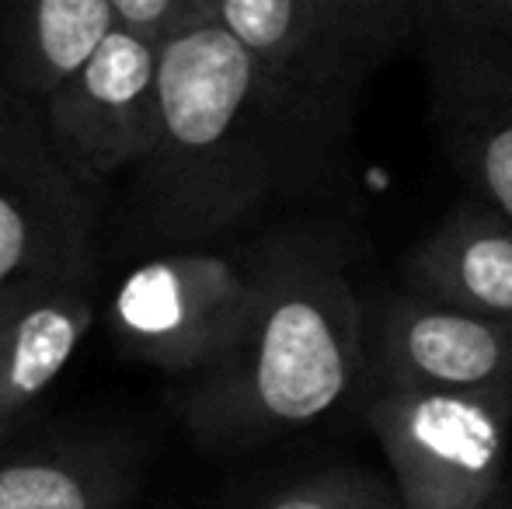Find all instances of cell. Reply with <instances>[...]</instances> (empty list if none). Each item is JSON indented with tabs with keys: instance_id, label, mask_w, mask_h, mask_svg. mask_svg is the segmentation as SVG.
Listing matches in <instances>:
<instances>
[{
	"instance_id": "obj_5",
	"label": "cell",
	"mask_w": 512,
	"mask_h": 509,
	"mask_svg": "<svg viewBox=\"0 0 512 509\" xmlns=\"http://www.w3.org/2000/svg\"><path fill=\"white\" fill-rule=\"evenodd\" d=\"M269 241L237 255H164L129 272L112 300V328L136 360L199 377L223 360L262 290Z\"/></svg>"
},
{
	"instance_id": "obj_6",
	"label": "cell",
	"mask_w": 512,
	"mask_h": 509,
	"mask_svg": "<svg viewBox=\"0 0 512 509\" xmlns=\"http://www.w3.org/2000/svg\"><path fill=\"white\" fill-rule=\"evenodd\" d=\"M161 46L129 28L112 35L49 98L42 123L60 161L84 185L140 164L154 143Z\"/></svg>"
},
{
	"instance_id": "obj_18",
	"label": "cell",
	"mask_w": 512,
	"mask_h": 509,
	"mask_svg": "<svg viewBox=\"0 0 512 509\" xmlns=\"http://www.w3.org/2000/svg\"><path fill=\"white\" fill-rule=\"evenodd\" d=\"M488 509H512V492H509V485H502L499 489V496L488 503Z\"/></svg>"
},
{
	"instance_id": "obj_17",
	"label": "cell",
	"mask_w": 512,
	"mask_h": 509,
	"mask_svg": "<svg viewBox=\"0 0 512 509\" xmlns=\"http://www.w3.org/2000/svg\"><path fill=\"white\" fill-rule=\"evenodd\" d=\"M108 4H112L119 28H129L157 46L192 21L216 14L213 0H108Z\"/></svg>"
},
{
	"instance_id": "obj_3",
	"label": "cell",
	"mask_w": 512,
	"mask_h": 509,
	"mask_svg": "<svg viewBox=\"0 0 512 509\" xmlns=\"http://www.w3.org/2000/svg\"><path fill=\"white\" fill-rule=\"evenodd\" d=\"M91 279L84 182L60 161L32 98L0 84V328Z\"/></svg>"
},
{
	"instance_id": "obj_1",
	"label": "cell",
	"mask_w": 512,
	"mask_h": 509,
	"mask_svg": "<svg viewBox=\"0 0 512 509\" xmlns=\"http://www.w3.org/2000/svg\"><path fill=\"white\" fill-rule=\"evenodd\" d=\"M349 105L279 84L216 14L161 42V102L140 192L154 234L209 241L279 199L349 178Z\"/></svg>"
},
{
	"instance_id": "obj_7",
	"label": "cell",
	"mask_w": 512,
	"mask_h": 509,
	"mask_svg": "<svg viewBox=\"0 0 512 509\" xmlns=\"http://www.w3.org/2000/svg\"><path fill=\"white\" fill-rule=\"evenodd\" d=\"M429 67V119L474 199L512 220V42H418Z\"/></svg>"
},
{
	"instance_id": "obj_19",
	"label": "cell",
	"mask_w": 512,
	"mask_h": 509,
	"mask_svg": "<svg viewBox=\"0 0 512 509\" xmlns=\"http://www.w3.org/2000/svg\"><path fill=\"white\" fill-rule=\"evenodd\" d=\"M14 419H18V415H11V412H7V408H0V433H4V429L11 426Z\"/></svg>"
},
{
	"instance_id": "obj_4",
	"label": "cell",
	"mask_w": 512,
	"mask_h": 509,
	"mask_svg": "<svg viewBox=\"0 0 512 509\" xmlns=\"http://www.w3.org/2000/svg\"><path fill=\"white\" fill-rule=\"evenodd\" d=\"M363 415L391 464L401 509H488L506 485L512 387L373 384Z\"/></svg>"
},
{
	"instance_id": "obj_9",
	"label": "cell",
	"mask_w": 512,
	"mask_h": 509,
	"mask_svg": "<svg viewBox=\"0 0 512 509\" xmlns=\"http://www.w3.org/2000/svg\"><path fill=\"white\" fill-rule=\"evenodd\" d=\"M213 11L279 84L331 105L356 109L391 60L321 0H213Z\"/></svg>"
},
{
	"instance_id": "obj_13",
	"label": "cell",
	"mask_w": 512,
	"mask_h": 509,
	"mask_svg": "<svg viewBox=\"0 0 512 509\" xmlns=\"http://www.w3.org/2000/svg\"><path fill=\"white\" fill-rule=\"evenodd\" d=\"M91 325L84 293L56 297L0 328V408L21 415L49 391Z\"/></svg>"
},
{
	"instance_id": "obj_8",
	"label": "cell",
	"mask_w": 512,
	"mask_h": 509,
	"mask_svg": "<svg viewBox=\"0 0 512 509\" xmlns=\"http://www.w3.org/2000/svg\"><path fill=\"white\" fill-rule=\"evenodd\" d=\"M366 353L373 384L380 387H512V321L425 300L411 290L380 304Z\"/></svg>"
},
{
	"instance_id": "obj_12",
	"label": "cell",
	"mask_w": 512,
	"mask_h": 509,
	"mask_svg": "<svg viewBox=\"0 0 512 509\" xmlns=\"http://www.w3.org/2000/svg\"><path fill=\"white\" fill-rule=\"evenodd\" d=\"M119 28L108 0H18L14 14V91L49 98Z\"/></svg>"
},
{
	"instance_id": "obj_11",
	"label": "cell",
	"mask_w": 512,
	"mask_h": 509,
	"mask_svg": "<svg viewBox=\"0 0 512 509\" xmlns=\"http://www.w3.org/2000/svg\"><path fill=\"white\" fill-rule=\"evenodd\" d=\"M140 489V454L74 443L0 464V509H122Z\"/></svg>"
},
{
	"instance_id": "obj_10",
	"label": "cell",
	"mask_w": 512,
	"mask_h": 509,
	"mask_svg": "<svg viewBox=\"0 0 512 509\" xmlns=\"http://www.w3.org/2000/svg\"><path fill=\"white\" fill-rule=\"evenodd\" d=\"M405 286L425 300L512 321V220L467 196L405 258Z\"/></svg>"
},
{
	"instance_id": "obj_16",
	"label": "cell",
	"mask_w": 512,
	"mask_h": 509,
	"mask_svg": "<svg viewBox=\"0 0 512 509\" xmlns=\"http://www.w3.org/2000/svg\"><path fill=\"white\" fill-rule=\"evenodd\" d=\"M321 4L391 60L418 39V0H321Z\"/></svg>"
},
{
	"instance_id": "obj_2",
	"label": "cell",
	"mask_w": 512,
	"mask_h": 509,
	"mask_svg": "<svg viewBox=\"0 0 512 509\" xmlns=\"http://www.w3.org/2000/svg\"><path fill=\"white\" fill-rule=\"evenodd\" d=\"M363 367L366 318L349 252L328 231L279 234L237 342L189 377L185 419L216 447L276 440L335 412Z\"/></svg>"
},
{
	"instance_id": "obj_15",
	"label": "cell",
	"mask_w": 512,
	"mask_h": 509,
	"mask_svg": "<svg viewBox=\"0 0 512 509\" xmlns=\"http://www.w3.org/2000/svg\"><path fill=\"white\" fill-rule=\"evenodd\" d=\"M512 42V0H418V39Z\"/></svg>"
},
{
	"instance_id": "obj_14",
	"label": "cell",
	"mask_w": 512,
	"mask_h": 509,
	"mask_svg": "<svg viewBox=\"0 0 512 509\" xmlns=\"http://www.w3.org/2000/svg\"><path fill=\"white\" fill-rule=\"evenodd\" d=\"M248 509H401L398 489L359 468H324L262 492Z\"/></svg>"
}]
</instances>
